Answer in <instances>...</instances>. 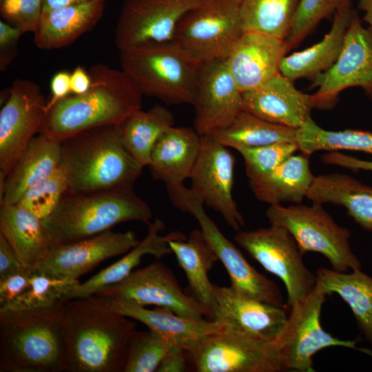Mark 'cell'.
Wrapping results in <instances>:
<instances>
[{"label":"cell","mask_w":372,"mask_h":372,"mask_svg":"<svg viewBox=\"0 0 372 372\" xmlns=\"http://www.w3.org/2000/svg\"><path fill=\"white\" fill-rule=\"evenodd\" d=\"M90 88L70 94L48 112L39 133L63 141L81 132L120 125L141 109L143 94L121 69L96 63L90 67Z\"/></svg>","instance_id":"obj_2"},{"label":"cell","mask_w":372,"mask_h":372,"mask_svg":"<svg viewBox=\"0 0 372 372\" xmlns=\"http://www.w3.org/2000/svg\"><path fill=\"white\" fill-rule=\"evenodd\" d=\"M327 295L316 285L311 293L291 308L279 344L283 371H315L313 356L330 347L360 351L372 356V351L358 348L356 340H344L326 332L320 324L322 307Z\"/></svg>","instance_id":"obj_12"},{"label":"cell","mask_w":372,"mask_h":372,"mask_svg":"<svg viewBox=\"0 0 372 372\" xmlns=\"http://www.w3.org/2000/svg\"><path fill=\"white\" fill-rule=\"evenodd\" d=\"M316 285L327 296L339 295L351 308L358 327L372 344V277L361 271L340 272L325 267L316 271Z\"/></svg>","instance_id":"obj_33"},{"label":"cell","mask_w":372,"mask_h":372,"mask_svg":"<svg viewBox=\"0 0 372 372\" xmlns=\"http://www.w3.org/2000/svg\"><path fill=\"white\" fill-rule=\"evenodd\" d=\"M353 14L350 4L336 10L332 26L324 38L304 50L285 56L280 72L292 81L300 78L313 80L329 70L341 52Z\"/></svg>","instance_id":"obj_28"},{"label":"cell","mask_w":372,"mask_h":372,"mask_svg":"<svg viewBox=\"0 0 372 372\" xmlns=\"http://www.w3.org/2000/svg\"><path fill=\"white\" fill-rule=\"evenodd\" d=\"M79 283L78 279L61 278L35 270L29 287L0 309H34L64 303L69 293Z\"/></svg>","instance_id":"obj_38"},{"label":"cell","mask_w":372,"mask_h":372,"mask_svg":"<svg viewBox=\"0 0 372 372\" xmlns=\"http://www.w3.org/2000/svg\"><path fill=\"white\" fill-rule=\"evenodd\" d=\"M192 105L194 128L200 135L227 127L243 110L242 93L228 69L226 59L198 64Z\"/></svg>","instance_id":"obj_17"},{"label":"cell","mask_w":372,"mask_h":372,"mask_svg":"<svg viewBox=\"0 0 372 372\" xmlns=\"http://www.w3.org/2000/svg\"><path fill=\"white\" fill-rule=\"evenodd\" d=\"M308 155H292L271 172L254 180L249 187L259 200L271 205L300 203L314 179Z\"/></svg>","instance_id":"obj_32"},{"label":"cell","mask_w":372,"mask_h":372,"mask_svg":"<svg viewBox=\"0 0 372 372\" xmlns=\"http://www.w3.org/2000/svg\"><path fill=\"white\" fill-rule=\"evenodd\" d=\"M216 308L213 320L224 328L277 341L287 322L285 307L243 296L230 287L214 285Z\"/></svg>","instance_id":"obj_20"},{"label":"cell","mask_w":372,"mask_h":372,"mask_svg":"<svg viewBox=\"0 0 372 372\" xmlns=\"http://www.w3.org/2000/svg\"><path fill=\"white\" fill-rule=\"evenodd\" d=\"M200 136V151L190 176V188L238 232L245 227V220L232 195L234 157L210 134Z\"/></svg>","instance_id":"obj_16"},{"label":"cell","mask_w":372,"mask_h":372,"mask_svg":"<svg viewBox=\"0 0 372 372\" xmlns=\"http://www.w3.org/2000/svg\"><path fill=\"white\" fill-rule=\"evenodd\" d=\"M168 244L187 276L193 297L207 309L212 320L216 302L208 273L219 260L217 255L200 229L193 230L188 238L181 232L174 231Z\"/></svg>","instance_id":"obj_25"},{"label":"cell","mask_w":372,"mask_h":372,"mask_svg":"<svg viewBox=\"0 0 372 372\" xmlns=\"http://www.w3.org/2000/svg\"><path fill=\"white\" fill-rule=\"evenodd\" d=\"M106 0H94L42 12L34 32L40 49L53 50L72 44L92 29L102 17Z\"/></svg>","instance_id":"obj_26"},{"label":"cell","mask_w":372,"mask_h":372,"mask_svg":"<svg viewBox=\"0 0 372 372\" xmlns=\"http://www.w3.org/2000/svg\"><path fill=\"white\" fill-rule=\"evenodd\" d=\"M168 339L149 329L135 330L132 335L123 372H154L169 349Z\"/></svg>","instance_id":"obj_39"},{"label":"cell","mask_w":372,"mask_h":372,"mask_svg":"<svg viewBox=\"0 0 372 372\" xmlns=\"http://www.w3.org/2000/svg\"><path fill=\"white\" fill-rule=\"evenodd\" d=\"M35 269L24 267L3 278H0V308L4 307L30 286Z\"/></svg>","instance_id":"obj_44"},{"label":"cell","mask_w":372,"mask_h":372,"mask_svg":"<svg viewBox=\"0 0 372 372\" xmlns=\"http://www.w3.org/2000/svg\"><path fill=\"white\" fill-rule=\"evenodd\" d=\"M296 143L302 154L318 151L354 150L372 154V133L345 130L329 131L318 126L311 118L297 130Z\"/></svg>","instance_id":"obj_37"},{"label":"cell","mask_w":372,"mask_h":372,"mask_svg":"<svg viewBox=\"0 0 372 372\" xmlns=\"http://www.w3.org/2000/svg\"><path fill=\"white\" fill-rule=\"evenodd\" d=\"M132 231L99 234L53 246L35 270L58 277L78 279L102 261L125 254L138 244Z\"/></svg>","instance_id":"obj_19"},{"label":"cell","mask_w":372,"mask_h":372,"mask_svg":"<svg viewBox=\"0 0 372 372\" xmlns=\"http://www.w3.org/2000/svg\"><path fill=\"white\" fill-rule=\"evenodd\" d=\"M240 0H205L179 20L173 37L198 63L226 59L242 35Z\"/></svg>","instance_id":"obj_10"},{"label":"cell","mask_w":372,"mask_h":372,"mask_svg":"<svg viewBox=\"0 0 372 372\" xmlns=\"http://www.w3.org/2000/svg\"><path fill=\"white\" fill-rule=\"evenodd\" d=\"M64 325L65 302L0 309V371H65Z\"/></svg>","instance_id":"obj_3"},{"label":"cell","mask_w":372,"mask_h":372,"mask_svg":"<svg viewBox=\"0 0 372 372\" xmlns=\"http://www.w3.org/2000/svg\"><path fill=\"white\" fill-rule=\"evenodd\" d=\"M0 234L21 262L33 269L52 247L42 219L17 204H0Z\"/></svg>","instance_id":"obj_29"},{"label":"cell","mask_w":372,"mask_h":372,"mask_svg":"<svg viewBox=\"0 0 372 372\" xmlns=\"http://www.w3.org/2000/svg\"><path fill=\"white\" fill-rule=\"evenodd\" d=\"M189 367L187 349L174 345L165 356L156 372H183Z\"/></svg>","instance_id":"obj_46"},{"label":"cell","mask_w":372,"mask_h":372,"mask_svg":"<svg viewBox=\"0 0 372 372\" xmlns=\"http://www.w3.org/2000/svg\"><path fill=\"white\" fill-rule=\"evenodd\" d=\"M265 216L271 225L289 231L302 255L309 251L320 254L333 270L340 272L361 269V262L350 246L349 230L338 225L322 204L271 205Z\"/></svg>","instance_id":"obj_7"},{"label":"cell","mask_w":372,"mask_h":372,"mask_svg":"<svg viewBox=\"0 0 372 372\" xmlns=\"http://www.w3.org/2000/svg\"><path fill=\"white\" fill-rule=\"evenodd\" d=\"M94 296L133 306L167 308L188 318H210L207 309L194 297L186 295L172 271L158 261L133 271L123 280Z\"/></svg>","instance_id":"obj_13"},{"label":"cell","mask_w":372,"mask_h":372,"mask_svg":"<svg viewBox=\"0 0 372 372\" xmlns=\"http://www.w3.org/2000/svg\"><path fill=\"white\" fill-rule=\"evenodd\" d=\"M23 30L0 21V70L5 71L17 54V43Z\"/></svg>","instance_id":"obj_45"},{"label":"cell","mask_w":372,"mask_h":372,"mask_svg":"<svg viewBox=\"0 0 372 372\" xmlns=\"http://www.w3.org/2000/svg\"><path fill=\"white\" fill-rule=\"evenodd\" d=\"M287 52L285 40L243 32L226 63L238 89L244 93L280 73V65Z\"/></svg>","instance_id":"obj_21"},{"label":"cell","mask_w":372,"mask_h":372,"mask_svg":"<svg viewBox=\"0 0 372 372\" xmlns=\"http://www.w3.org/2000/svg\"><path fill=\"white\" fill-rule=\"evenodd\" d=\"M51 95L47 101V112L61 100L70 95V73L61 71L56 73L50 82Z\"/></svg>","instance_id":"obj_48"},{"label":"cell","mask_w":372,"mask_h":372,"mask_svg":"<svg viewBox=\"0 0 372 372\" xmlns=\"http://www.w3.org/2000/svg\"><path fill=\"white\" fill-rule=\"evenodd\" d=\"M358 7L364 12L363 19L370 25L372 29V0H360Z\"/></svg>","instance_id":"obj_52"},{"label":"cell","mask_w":372,"mask_h":372,"mask_svg":"<svg viewBox=\"0 0 372 372\" xmlns=\"http://www.w3.org/2000/svg\"><path fill=\"white\" fill-rule=\"evenodd\" d=\"M165 229L163 221L156 218L148 225L147 234L122 258L103 269L85 282L79 283L67 296L65 302L79 298L94 296L99 290L116 284L127 278L141 262L145 255H152L157 259L172 253L168 240L172 232L161 236Z\"/></svg>","instance_id":"obj_30"},{"label":"cell","mask_w":372,"mask_h":372,"mask_svg":"<svg viewBox=\"0 0 372 372\" xmlns=\"http://www.w3.org/2000/svg\"><path fill=\"white\" fill-rule=\"evenodd\" d=\"M136 324L95 296L65 302L67 372H123Z\"/></svg>","instance_id":"obj_1"},{"label":"cell","mask_w":372,"mask_h":372,"mask_svg":"<svg viewBox=\"0 0 372 372\" xmlns=\"http://www.w3.org/2000/svg\"><path fill=\"white\" fill-rule=\"evenodd\" d=\"M94 0H43V12H48L56 8L80 4Z\"/></svg>","instance_id":"obj_51"},{"label":"cell","mask_w":372,"mask_h":372,"mask_svg":"<svg viewBox=\"0 0 372 372\" xmlns=\"http://www.w3.org/2000/svg\"><path fill=\"white\" fill-rule=\"evenodd\" d=\"M92 80L89 72L81 65L74 68L70 74L71 94L79 95L86 92L91 86Z\"/></svg>","instance_id":"obj_50"},{"label":"cell","mask_w":372,"mask_h":372,"mask_svg":"<svg viewBox=\"0 0 372 372\" xmlns=\"http://www.w3.org/2000/svg\"><path fill=\"white\" fill-rule=\"evenodd\" d=\"M119 61L143 95L169 105L193 104L199 63L173 40L124 48Z\"/></svg>","instance_id":"obj_6"},{"label":"cell","mask_w":372,"mask_h":372,"mask_svg":"<svg viewBox=\"0 0 372 372\" xmlns=\"http://www.w3.org/2000/svg\"><path fill=\"white\" fill-rule=\"evenodd\" d=\"M24 266L19 260L12 248L0 234V278L15 272Z\"/></svg>","instance_id":"obj_49"},{"label":"cell","mask_w":372,"mask_h":372,"mask_svg":"<svg viewBox=\"0 0 372 372\" xmlns=\"http://www.w3.org/2000/svg\"><path fill=\"white\" fill-rule=\"evenodd\" d=\"M236 242L267 271L278 276L287 292V307L304 300L313 290L316 273L305 265L296 241L285 228L271 225L240 231Z\"/></svg>","instance_id":"obj_11"},{"label":"cell","mask_w":372,"mask_h":372,"mask_svg":"<svg viewBox=\"0 0 372 372\" xmlns=\"http://www.w3.org/2000/svg\"><path fill=\"white\" fill-rule=\"evenodd\" d=\"M236 149L244 159L247 177L254 180L273 171L299 148L297 143H276Z\"/></svg>","instance_id":"obj_42"},{"label":"cell","mask_w":372,"mask_h":372,"mask_svg":"<svg viewBox=\"0 0 372 372\" xmlns=\"http://www.w3.org/2000/svg\"><path fill=\"white\" fill-rule=\"evenodd\" d=\"M61 143L42 133L34 136L6 177L0 189V204H16L28 188L59 168Z\"/></svg>","instance_id":"obj_24"},{"label":"cell","mask_w":372,"mask_h":372,"mask_svg":"<svg viewBox=\"0 0 372 372\" xmlns=\"http://www.w3.org/2000/svg\"><path fill=\"white\" fill-rule=\"evenodd\" d=\"M321 158L324 163L328 165H338L353 170L372 172V161L362 160L333 151L323 154Z\"/></svg>","instance_id":"obj_47"},{"label":"cell","mask_w":372,"mask_h":372,"mask_svg":"<svg viewBox=\"0 0 372 372\" xmlns=\"http://www.w3.org/2000/svg\"><path fill=\"white\" fill-rule=\"evenodd\" d=\"M2 17L25 32H34L43 12V0H0Z\"/></svg>","instance_id":"obj_43"},{"label":"cell","mask_w":372,"mask_h":372,"mask_svg":"<svg viewBox=\"0 0 372 372\" xmlns=\"http://www.w3.org/2000/svg\"><path fill=\"white\" fill-rule=\"evenodd\" d=\"M300 0H240L243 32H254L285 40Z\"/></svg>","instance_id":"obj_36"},{"label":"cell","mask_w":372,"mask_h":372,"mask_svg":"<svg viewBox=\"0 0 372 372\" xmlns=\"http://www.w3.org/2000/svg\"><path fill=\"white\" fill-rule=\"evenodd\" d=\"M311 94L313 108H329L344 89L360 87L372 98V29L364 28L353 12L341 52L333 65L318 74Z\"/></svg>","instance_id":"obj_15"},{"label":"cell","mask_w":372,"mask_h":372,"mask_svg":"<svg viewBox=\"0 0 372 372\" xmlns=\"http://www.w3.org/2000/svg\"><path fill=\"white\" fill-rule=\"evenodd\" d=\"M205 0H125L115 30L118 50L172 41L180 18Z\"/></svg>","instance_id":"obj_18"},{"label":"cell","mask_w":372,"mask_h":372,"mask_svg":"<svg viewBox=\"0 0 372 372\" xmlns=\"http://www.w3.org/2000/svg\"><path fill=\"white\" fill-rule=\"evenodd\" d=\"M201 147V136L188 127L173 126L155 143L149 167L154 179L166 186L183 185L190 178Z\"/></svg>","instance_id":"obj_23"},{"label":"cell","mask_w":372,"mask_h":372,"mask_svg":"<svg viewBox=\"0 0 372 372\" xmlns=\"http://www.w3.org/2000/svg\"><path fill=\"white\" fill-rule=\"evenodd\" d=\"M307 197L313 202L344 207L364 230L372 231V187L347 174L333 173L314 177Z\"/></svg>","instance_id":"obj_31"},{"label":"cell","mask_w":372,"mask_h":372,"mask_svg":"<svg viewBox=\"0 0 372 372\" xmlns=\"http://www.w3.org/2000/svg\"><path fill=\"white\" fill-rule=\"evenodd\" d=\"M349 4L350 0H300L293 25L285 39L287 52L299 45L322 19Z\"/></svg>","instance_id":"obj_41"},{"label":"cell","mask_w":372,"mask_h":372,"mask_svg":"<svg viewBox=\"0 0 372 372\" xmlns=\"http://www.w3.org/2000/svg\"><path fill=\"white\" fill-rule=\"evenodd\" d=\"M210 134L227 147H253L276 143H296L297 129L273 123L241 111L232 123Z\"/></svg>","instance_id":"obj_35"},{"label":"cell","mask_w":372,"mask_h":372,"mask_svg":"<svg viewBox=\"0 0 372 372\" xmlns=\"http://www.w3.org/2000/svg\"><path fill=\"white\" fill-rule=\"evenodd\" d=\"M60 167L74 192L133 189L143 168L123 146L120 125L89 129L63 140Z\"/></svg>","instance_id":"obj_4"},{"label":"cell","mask_w":372,"mask_h":372,"mask_svg":"<svg viewBox=\"0 0 372 372\" xmlns=\"http://www.w3.org/2000/svg\"><path fill=\"white\" fill-rule=\"evenodd\" d=\"M152 213L133 189L68 190L54 211L42 220L53 246L93 236L121 223L149 225Z\"/></svg>","instance_id":"obj_5"},{"label":"cell","mask_w":372,"mask_h":372,"mask_svg":"<svg viewBox=\"0 0 372 372\" xmlns=\"http://www.w3.org/2000/svg\"><path fill=\"white\" fill-rule=\"evenodd\" d=\"M40 86L17 79L0 112V173L6 177L30 141L39 133L47 114Z\"/></svg>","instance_id":"obj_14"},{"label":"cell","mask_w":372,"mask_h":372,"mask_svg":"<svg viewBox=\"0 0 372 372\" xmlns=\"http://www.w3.org/2000/svg\"><path fill=\"white\" fill-rule=\"evenodd\" d=\"M174 123V115L163 105H155L147 111L139 109L120 124L121 140L142 167L149 166L155 143Z\"/></svg>","instance_id":"obj_34"},{"label":"cell","mask_w":372,"mask_h":372,"mask_svg":"<svg viewBox=\"0 0 372 372\" xmlns=\"http://www.w3.org/2000/svg\"><path fill=\"white\" fill-rule=\"evenodd\" d=\"M280 72L252 90L242 93L243 110L264 120L299 129L311 117V95L298 90Z\"/></svg>","instance_id":"obj_22"},{"label":"cell","mask_w":372,"mask_h":372,"mask_svg":"<svg viewBox=\"0 0 372 372\" xmlns=\"http://www.w3.org/2000/svg\"><path fill=\"white\" fill-rule=\"evenodd\" d=\"M68 190L66 176L59 167L28 188L16 204L43 220L54 211Z\"/></svg>","instance_id":"obj_40"},{"label":"cell","mask_w":372,"mask_h":372,"mask_svg":"<svg viewBox=\"0 0 372 372\" xmlns=\"http://www.w3.org/2000/svg\"><path fill=\"white\" fill-rule=\"evenodd\" d=\"M196 372H280L279 344L223 328L196 341L188 349Z\"/></svg>","instance_id":"obj_9"},{"label":"cell","mask_w":372,"mask_h":372,"mask_svg":"<svg viewBox=\"0 0 372 372\" xmlns=\"http://www.w3.org/2000/svg\"><path fill=\"white\" fill-rule=\"evenodd\" d=\"M166 187L172 204L198 220L205 239L225 267L232 289L247 298L287 307L278 286L256 271L236 246L222 234L206 214L203 207L205 203L197 194L183 184Z\"/></svg>","instance_id":"obj_8"},{"label":"cell","mask_w":372,"mask_h":372,"mask_svg":"<svg viewBox=\"0 0 372 372\" xmlns=\"http://www.w3.org/2000/svg\"><path fill=\"white\" fill-rule=\"evenodd\" d=\"M100 299L116 312L142 322L174 345L186 349L200 338L223 328L215 320L182 317L167 308L156 307L151 310L143 307Z\"/></svg>","instance_id":"obj_27"}]
</instances>
